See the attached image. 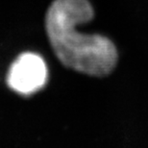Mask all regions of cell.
I'll list each match as a JSON object with an SVG mask.
<instances>
[{
  "mask_svg": "<svg viewBox=\"0 0 148 148\" xmlns=\"http://www.w3.org/2000/svg\"><path fill=\"white\" fill-rule=\"evenodd\" d=\"M90 0H53L44 16L47 38L64 66L87 75L103 77L112 72L118 53L110 38L84 34L79 26L94 17Z\"/></svg>",
  "mask_w": 148,
  "mask_h": 148,
  "instance_id": "1",
  "label": "cell"
},
{
  "mask_svg": "<svg viewBox=\"0 0 148 148\" xmlns=\"http://www.w3.org/2000/svg\"><path fill=\"white\" fill-rule=\"evenodd\" d=\"M48 79V69L40 55L24 52L17 56L7 74L9 88L23 96L41 90Z\"/></svg>",
  "mask_w": 148,
  "mask_h": 148,
  "instance_id": "2",
  "label": "cell"
}]
</instances>
